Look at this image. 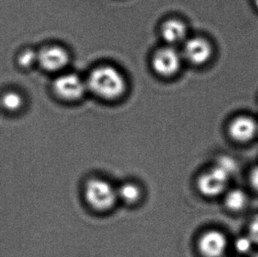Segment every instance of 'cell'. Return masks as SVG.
I'll return each mask as SVG.
<instances>
[{
  "label": "cell",
  "instance_id": "10",
  "mask_svg": "<svg viewBox=\"0 0 258 257\" xmlns=\"http://www.w3.org/2000/svg\"><path fill=\"white\" fill-rule=\"evenodd\" d=\"M161 36L170 46L183 44L187 39V27L179 19H168L161 26Z\"/></svg>",
  "mask_w": 258,
  "mask_h": 257
},
{
  "label": "cell",
  "instance_id": "1",
  "mask_svg": "<svg viewBox=\"0 0 258 257\" xmlns=\"http://www.w3.org/2000/svg\"><path fill=\"white\" fill-rule=\"evenodd\" d=\"M86 82L88 91L107 101L120 98L126 89V81L120 71L107 65L95 68Z\"/></svg>",
  "mask_w": 258,
  "mask_h": 257
},
{
  "label": "cell",
  "instance_id": "9",
  "mask_svg": "<svg viewBox=\"0 0 258 257\" xmlns=\"http://www.w3.org/2000/svg\"><path fill=\"white\" fill-rule=\"evenodd\" d=\"M228 131L233 140L239 143H246L255 137L258 131V125L250 116H241L235 118L230 122Z\"/></svg>",
  "mask_w": 258,
  "mask_h": 257
},
{
  "label": "cell",
  "instance_id": "14",
  "mask_svg": "<svg viewBox=\"0 0 258 257\" xmlns=\"http://www.w3.org/2000/svg\"><path fill=\"white\" fill-rule=\"evenodd\" d=\"M254 243L251 241L249 236H241L239 237L235 241L234 247L236 251L242 254H246L249 253L252 249Z\"/></svg>",
  "mask_w": 258,
  "mask_h": 257
},
{
  "label": "cell",
  "instance_id": "18",
  "mask_svg": "<svg viewBox=\"0 0 258 257\" xmlns=\"http://www.w3.org/2000/svg\"><path fill=\"white\" fill-rule=\"evenodd\" d=\"M254 1H255L256 6H257V8L258 9V0H254Z\"/></svg>",
  "mask_w": 258,
  "mask_h": 257
},
{
  "label": "cell",
  "instance_id": "2",
  "mask_svg": "<svg viewBox=\"0 0 258 257\" xmlns=\"http://www.w3.org/2000/svg\"><path fill=\"white\" fill-rule=\"evenodd\" d=\"M85 196L89 205L98 211H109L118 202L116 187L101 178H94L87 183Z\"/></svg>",
  "mask_w": 258,
  "mask_h": 257
},
{
  "label": "cell",
  "instance_id": "6",
  "mask_svg": "<svg viewBox=\"0 0 258 257\" xmlns=\"http://www.w3.org/2000/svg\"><path fill=\"white\" fill-rule=\"evenodd\" d=\"M227 248V237L220 231H207L199 238V251L203 257H222Z\"/></svg>",
  "mask_w": 258,
  "mask_h": 257
},
{
  "label": "cell",
  "instance_id": "19",
  "mask_svg": "<svg viewBox=\"0 0 258 257\" xmlns=\"http://www.w3.org/2000/svg\"><path fill=\"white\" fill-rule=\"evenodd\" d=\"M232 257H235V256H232Z\"/></svg>",
  "mask_w": 258,
  "mask_h": 257
},
{
  "label": "cell",
  "instance_id": "5",
  "mask_svg": "<svg viewBox=\"0 0 258 257\" xmlns=\"http://www.w3.org/2000/svg\"><path fill=\"white\" fill-rule=\"evenodd\" d=\"M182 55L173 46L162 47L152 57V66L155 72L162 76H171L180 69Z\"/></svg>",
  "mask_w": 258,
  "mask_h": 257
},
{
  "label": "cell",
  "instance_id": "16",
  "mask_svg": "<svg viewBox=\"0 0 258 257\" xmlns=\"http://www.w3.org/2000/svg\"><path fill=\"white\" fill-rule=\"evenodd\" d=\"M248 236L254 244L258 245V214L253 217L248 228Z\"/></svg>",
  "mask_w": 258,
  "mask_h": 257
},
{
  "label": "cell",
  "instance_id": "7",
  "mask_svg": "<svg viewBox=\"0 0 258 257\" xmlns=\"http://www.w3.org/2000/svg\"><path fill=\"white\" fill-rule=\"evenodd\" d=\"M182 57L194 65L206 63L212 56L210 43L203 38L194 37L186 39L183 43Z\"/></svg>",
  "mask_w": 258,
  "mask_h": 257
},
{
  "label": "cell",
  "instance_id": "15",
  "mask_svg": "<svg viewBox=\"0 0 258 257\" xmlns=\"http://www.w3.org/2000/svg\"><path fill=\"white\" fill-rule=\"evenodd\" d=\"M37 60V54L32 51V50H27L24 51L19 57V63L22 66H30Z\"/></svg>",
  "mask_w": 258,
  "mask_h": 257
},
{
  "label": "cell",
  "instance_id": "17",
  "mask_svg": "<svg viewBox=\"0 0 258 257\" xmlns=\"http://www.w3.org/2000/svg\"><path fill=\"white\" fill-rule=\"evenodd\" d=\"M250 184L258 192V166L251 170L249 176Z\"/></svg>",
  "mask_w": 258,
  "mask_h": 257
},
{
  "label": "cell",
  "instance_id": "11",
  "mask_svg": "<svg viewBox=\"0 0 258 257\" xmlns=\"http://www.w3.org/2000/svg\"><path fill=\"white\" fill-rule=\"evenodd\" d=\"M118 201L126 205H132L138 203L142 196V190L135 183L127 182L116 188Z\"/></svg>",
  "mask_w": 258,
  "mask_h": 257
},
{
  "label": "cell",
  "instance_id": "13",
  "mask_svg": "<svg viewBox=\"0 0 258 257\" xmlns=\"http://www.w3.org/2000/svg\"><path fill=\"white\" fill-rule=\"evenodd\" d=\"M22 104V98L16 92H8L2 98V105L9 112L18 111Z\"/></svg>",
  "mask_w": 258,
  "mask_h": 257
},
{
  "label": "cell",
  "instance_id": "4",
  "mask_svg": "<svg viewBox=\"0 0 258 257\" xmlns=\"http://www.w3.org/2000/svg\"><path fill=\"white\" fill-rule=\"evenodd\" d=\"M53 89L60 99L70 102L81 99L88 91L86 81L74 73L59 75L53 83Z\"/></svg>",
  "mask_w": 258,
  "mask_h": 257
},
{
  "label": "cell",
  "instance_id": "12",
  "mask_svg": "<svg viewBox=\"0 0 258 257\" xmlns=\"http://www.w3.org/2000/svg\"><path fill=\"white\" fill-rule=\"evenodd\" d=\"M226 207L230 211L238 212L242 211L248 204V196L245 192L239 189H234L227 193L225 197Z\"/></svg>",
  "mask_w": 258,
  "mask_h": 257
},
{
  "label": "cell",
  "instance_id": "8",
  "mask_svg": "<svg viewBox=\"0 0 258 257\" xmlns=\"http://www.w3.org/2000/svg\"><path fill=\"white\" fill-rule=\"evenodd\" d=\"M37 60L45 70L57 72L63 69L68 64L70 56L66 49L54 45L41 50L37 54Z\"/></svg>",
  "mask_w": 258,
  "mask_h": 257
},
{
  "label": "cell",
  "instance_id": "3",
  "mask_svg": "<svg viewBox=\"0 0 258 257\" xmlns=\"http://www.w3.org/2000/svg\"><path fill=\"white\" fill-rule=\"evenodd\" d=\"M230 175L222 167L216 165L200 175L197 179V188L206 197H216L224 193Z\"/></svg>",
  "mask_w": 258,
  "mask_h": 257
}]
</instances>
